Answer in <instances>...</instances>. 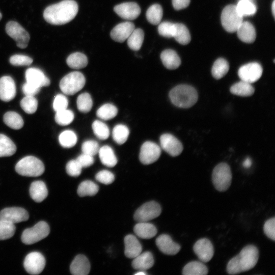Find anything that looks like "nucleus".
<instances>
[{
	"label": "nucleus",
	"instance_id": "obj_1",
	"mask_svg": "<svg viewBox=\"0 0 275 275\" xmlns=\"http://www.w3.org/2000/svg\"><path fill=\"white\" fill-rule=\"evenodd\" d=\"M78 10V6L75 1L63 0L46 7L43 12V17L50 24L62 25L73 19Z\"/></svg>",
	"mask_w": 275,
	"mask_h": 275
},
{
	"label": "nucleus",
	"instance_id": "obj_2",
	"mask_svg": "<svg viewBox=\"0 0 275 275\" xmlns=\"http://www.w3.org/2000/svg\"><path fill=\"white\" fill-rule=\"evenodd\" d=\"M258 259V249L254 245H246L228 262L227 271L230 274H235L248 271L255 267Z\"/></svg>",
	"mask_w": 275,
	"mask_h": 275
},
{
	"label": "nucleus",
	"instance_id": "obj_3",
	"mask_svg": "<svg viewBox=\"0 0 275 275\" xmlns=\"http://www.w3.org/2000/svg\"><path fill=\"white\" fill-rule=\"evenodd\" d=\"M169 97L172 103L175 106L187 108L191 107L197 102L198 96L196 90L192 86L179 85L170 91Z\"/></svg>",
	"mask_w": 275,
	"mask_h": 275
},
{
	"label": "nucleus",
	"instance_id": "obj_4",
	"mask_svg": "<svg viewBox=\"0 0 275 275\" xmlns=\"http://www.w3.org/2000/svg\"><path fill=\"white\" fill-rule=\"evenodd\" d=\"M43 162L33 156L23 157L16 163L15 171L19 175L27 177H37L44 172Z\"/></svg>",
	"mask_w": 275,
	"mask_h": 275
},
{
	"label": "nucleus",
	"instance_id": "obj_5",
	"mask_svg": "<svg viewBox=\"0 0 275 275\" xmlns=\"http://www.w3.org/2000/svg\"><path fill=\"white\" fill-rule=\"evenodd\" d=\"M86 78L80 72L73 71L64 76L60 82V88L65 94L72 95L85 86Z\"/></svg>",
	"mask_w": 275,
	"mask_h": 275
},
{
	"label": "nucleus",
	"instance_id": "obj_6",
	"mask_svg": "<svg viewBox=\"0 0 275 275\" xmlns=\"http://www.w3.org/2000/svg\"><path fill=\"white\" fill-rule=\"evenodd\" d=\"M212 180L214 186L218 191L227 190L232 180V173L229 166L225 162L217 164L213 170Z\"/></svg>",
	"mask_w": 275,
	"mask_h": 275
},
{
	"label": "nucleus",
	"instance_id": "obj_7",
	"mask_svg": "<svg viewBox=\"0 0 275 275\" xmlns=\"http://www.w3.org/2000/svg\"><path fill=\"white\" fill-rule=\"evenodd\" d=\"M221 19L223 28L229 33L236 32L243 22V17L238 13L234 5H229L224 8Z\"/></svg>",
	"mask_w": 275,
	"mask_h": 275
},
{
	"label": "nucleus",
	"instance_id": "obj_8",
	"mask_svg": "<svg viewBox=\"0 0 275 275\" xmlns=\"http://www.w3.org/2000/svg\"><path fill=\"white\" fill-rule=\"evenodd\" d=\"M50 232L49 226L44 221H40L34 227L25 229L21 235L22 242L32 244L46 237Z\"/></svg>",
	"mask_w": 275,
	"mask_h": 275
},
{
	"label": "nucleus",
	"instance_id": "obj_9",
	"mask_svg": "<svg viewBox=\"0 0 275 275\" xmlns=\"http://www.w3.org/2000/svg\"><path fill=\"white\" fill-rule=\"evenodd\" d=\"M6 32L16 41L17 47L23 49L28 46L30 39V35L18 22L9 21L6 25Z\"/></svg>",
	"mask_w": 275,
	"mask_h": 275
},
{
	"label": "nucleus",
	"instance_id": "obj_10",
	"mask_svg": "<svg viewBox=\"0 0 275 275\" xmlns=\"http://www.w3.org/2000/svg\"><path fill=\"white\" fill-rule=\"evenodd\" d=\"M161 212L160 205L155 201H150L144 204L135 211L134 218L138 222H147L158 217Z\"/></svg>",
	"mask_w": 275,
	"mask_h": 275
},
{
	"label": "nucleus",
	"instance_id": "obj_11",
	"mask_svg": "<svg viewBox=\"0 0 275 275\" xmlns=\"http://www.w3.org/2000/svg\"><path fill=\"white\" fill-rule=\"evenodd\" d=\"M45 259L43 255L38 252L28 254L23 262V266L27 272L31 274H38L44 268Z\"/></svg>",
	"mask_w": 275,
	"mask_h": 275
},
{
	"label": "nucleus",
	"instance_id": "obj_12",
	"mask_svg": "<svg viewBox=\"0 0 275 275\" xmlns=\"http://www.w3.org/2000/svg\"><path fill=\"white\" fill-rule=\"evenodd\" d=\"M262 72V67L259 63L252 62L241 66L238 74L241 80L252 84L260 79Z\"/></svg>",
	"mask_w": 275,
	"mask_h": 275
},
{
	"label": "nucleus",
	"instance_id": "obj_13",
	"mask_svg": "<svg viewBox=\"0 0 275 275\" xmlns=\"http://www.w3.org/2000/svg\"><path fill=\"white\" fill-rule=\"evenodd\" d=\"M161 149L156 143L147 141L142 145L139 154L140 161L144 164H149L156 161L160 157Z\"/></svg>",
	"mask_w": 275,
	"mask_h": 275
},
{
	"label": "nucleus",
	"instance_id": "obj_14",
	"mask_svg": "<svg viewBox=\"0 0 275 275\" xmlns=\"http://www.w3.org/2000/svg\"><path fill=\"white\" fill-rule=\"evenodd\" d=\"M29 218L28 212L21 207H7L0 211V219L13 224L26 221Z\"/></svg>",
	"mask_w": 275,
	"mask_h": 275
},
{
	"label": "nucleus",
	"instance_id": "obj_15",
	"mask_svg": "<svg viewBox=\"0 0 275 275\" xmlns=\"http://www.w3.org/2000/svg\"><path fill=\"white\" fill-rule=\"evenodd\" d=\"M161 147L171 156L180 155L183 151V146L180 141L170 133H164L160 137Z\"/></svg>",
	"mask_w": 275,
	"mask_h": 275
},
{
	"label": "nucleus",
	"instance_id": "obj_16",
	"mask_svg": "<svg viewBox=\"0 0 275 275\" xmlns=\"http://www.w3.org/2000/svg\"><path fill=\"white\" fill-rule=\"evenodd\" d=\"M195 253L203 262H209L214 255V249L211 241L207 238H202L196 242L193 246Z\"/></svg>",
	"mask_w": 275,
	"mask_h": 275
},
{
	"label": "nucleus",
	"instance_id": "obj_17",
	"mask_svg": "<svg viewBox=\"0 0 275 275\" xmlns=\"http://www.w3.org/2000/svg\"><path fill=\"white\" fill-rule=\"evenodd\" d=\"M114 10L122 18L129 20L137 18L141 11L139 5L134 2L120 4L116 6Z\"/></svg>",
	"mask_w": 275,
	"mask_h": 275
},
{
	"label": "nucleus",
	"instance_id": "obj_18",
	"mask_svg": "<svg viewBox=\"0 0 275 275\" xmlns=\"http://www.w3.org/2000/svg\"><path fill=\"white\" fill-rule=\"evenodd\" d=\"M156 244L163 253L169 255L177 254L181 249L180 245L173 241L170 236L167 234L159 235L156 239Z\"/></svg>",
	"mask_w": 275,
	"mask_h": 275
},
{
	"label": "nucleus",
	"instance_id": "obj_19",
	"mask_svg": "<svg viewBox=\"0 0 275 275\" xmlns=\"http://www.w3.org/2000/svg\"><path fill=\"white\" fill-rule=\"evenodd\" d=\"M16 95V86L13 78L9 76H4L0 78V99L8 102Z\"/></svg>",
	"mask_w": 275,
	"mask_h": 275
},
{
	"label": "nucleus",
	"instance_id": "obj_20",
	"mask_svg": "<svg viewBox=\"0 0 275 275\" xmlns=\"http://www.w3.org/2000/svg\"><path fill=\"white\" fill-rule=\"evenodd\" d=\"M134 24L131 22H123L116 25L111 32V37L118 42H123L134 30Z\"/></svg>",
	"mask_w": 275,
	"mask_h": 275
},
{
	"label": "nucleus",
	"instance_id": "obj_21",
	"mask_svg": "<svg viewBox=\"0 0 275 275\" xmlns=\"http://www.w3.org/2000/svg\"><path fill=\"white\" fill-rule=\"evenodd\" d=\"M26 82L41 88L50 85L49 79L45 76L43 72L37 68H30L25 71Z\"/></svg>",
	"mask_w": 275,
	"mask_h": 275
},
{
	"label": "nucleus",
	"instance_id": "obj_22",
	"mask_svg": "<svg viewBox=\"0 0 275 275\" xmlns=\"http://www.w3.org/2000/svg\"><path fill=\"white\" fill-rule=\"evenodd\" d=\"M90 270V264L86 256L78 255L72 261L70 266V272L73 275H86Z\"/></svg>",
	"mask_w": 275,
	"mask_h": 275
},
{
	"label": "nucleus",
	"instance_id": "obj_23",
	"mask_svg": "<svg viewBox=\"0 0 275 275\" xmlns=\"http://www.w3.org/2000/svg\"><path fill=\"white\" fill-rule=\"evenodd\" d=\"M125 256L129 258H134L142 251V247L136 237L131 234L128 235L124 238Z\"/></svg>",
	"mask_w": 275,
	"mask_h": 275
},
{
	"label": "nucleus",
	"instance_id": "obj_24",
	"mask_svg": "<svg viewBox=\"0 0 275 275\" xmlns=\"http://www.w3.org/2000/svg\"><path fill=\"white\" fill-rule=\"evenodd\" d=\"M236 32L238 38L244 43H253L256 38L255 29L253 24L248 21H243Z\"/></svg>",
	"mask_w": 275,
	"mask_h": 275
},
{
	"label": "nucleus",
	"instance_id": "obj_25",
	"mask_svg": "<svg viewBox=\"0 0 275 275\" xmlns=\"http://www.w3.org/2000/svg\"><path fill=\"white\" fill-rule=\"evenodd\" d=\"M133 259L132 266L133 268L139 271H145L150 268L154 262L153 256L149 252L141 253Z\"/></svg>",
	"mask_w": 275,
	"mask_h": 275
},
{
	"label": "nucleus",
	"instance_id": "obj_26",
	"mask_svg": "<svg viewBox=\"0 0 275 275\" xmlns=\"http://www.w3.org/2000/svg\"><path fill=\"white\" fill-rule=\"evenodd\" d=\"M160 58L164 66L168 69H176L181 64L180 57L176 52L172 49L163 50L160 54Z\"/></svg>",
	"mask_w": 275,
	"mask_h": 275
},
{
	"label": "nucleus",
	"instance_id": "obj_27",
	"mask_svg": "<svg viewBox=\"0 0 275 275\" xmlns=\"http://www.w3.org/2000/svg\"><path fill=\"white\" fill-rule=\"evenodd\" d=\"M32 199L37 203L43 201L48 196V190L45 183L42 181L33 182L30 187Z\"/></svg>",
	"mask_w": 275,
	"mask_h": 275
},
{
	"label": "nucleus",
	"instance_id": "obj_28",
	"mask_svg": "<svg viewBox=\"0 0 275 275\" xmlns=\"http://www.w3.org/2000/svg\"><path fill=\"white\" fill-rule=\"evenodd\" d=\"M133 230L138 237L143 239H150L157 233L155 226L147 222H139L134 226Z\"/></svg>",
	"mask_w": 275,
	"mask_h": 275
},
{
	"label": "nucleus",
	"instance_id": "obj_29",
	"mask_svg": "<svg viewBox=\"0 0 275 275\" xmlns=\"http://www.w3.org/2000/svg\"><path fill=\"white\" fill-rule=\"evenodd\" d=\"M102 163L108 167H113L117 163V159L113 149L107 145L99 148L98 153Z\"/></svg>",
	"mask_w": 275,
	"mask_h": 275
},
{
	"label": "nucleus",
	"instance_id": "obj_30",
	"mask_svg": "<svg viewBox=\"0 0 275 275\" xmlns=\"http://www.w3.org/2000/svg\"><path fill=\"white\" fill-rule=\"evenodd\" d=\"M208 272L207 266L202 261H194L184 266L182 273L183 275H206Z\"/></svg>",
	"mask_w": 275,
	"mask_h": 275
},
{
	"label": "nucleus",
	"instance_id": "obj_31",
	"mask_svg": "<svg viewBox=\"0 0 275 275\" xmlns=\"http://www.w3.org/2000/svg\"><path fill=\"white\" fill-rule=\"evenodd\" d=\"M255 91L251 84L241 80L233 85L230 88V92L233 94L248 97L252 95Z\"/></svg>",
	"mask_w": 275,
	"mask_h": 275
},
{
	"label": "nucleus",
	"instance_id": "obj_32",
	"mask_svg": "<svg viewBox=\"0 0 275 275\" xmlns=\"http://www.w3.org/2000/svg\"><path fill=\"white\" fill-rule=\"evenodd\" d=\"M68 66L72 69H79L85 68L88 65V61L86 56L81 52H76L70 54L66 60Z\"/></svg>",
	"mask_w": 275,
	"mask_h": 275
},
{
	"label": "nucleus",
	"instance_id": "obj_33",
	"mask_svg": "<svg viewBox=\"0 0 275 275\" xmlns=\"http://www.w3.org/2000/svg\"><path fill=\"white\" fill-rule=\"evenodd\" d=\"M16 151V147L7 136L0 134V157L13 155Z\"/></svg>",
	"mask_w": 275,
	"mask_h": 275
},
{
	"label": "nucleus",
	"instance_id": "obj_34",
	"mask_svg": "<svg viewBox=\"0 0 275 275\" xmlns=\"http://www.w3.org/2000/svg\"><path fill=\"white\" fill-rule=\"evenodd\" d=\"M175 32L173 38L182 45L188 44L191 37L188 29L182 23H175Z\"/></svg>",
	"mask_w": 275,
	"mask_h": 275
},
{
	"label": "nucleus",
	"instance_id": "obj_35",
	"mask_svg": "<svg viewBox=\"0 0 275 275\" xmlns=\"http://www.w3.org/2000/svg\"><path fill=\"white\" fill-rule=\"evenodd\" d=\"M144 39V33L141 29H134L127 38V45L132 50H139L142 45Z\"/></svg>",
	"mask_w": 275,
	"mask_h": 275
},
{
	"label": "nucleus",
	"instance_id": "obj_36",
	"mask_svg": "<svg viewBox=\"0 0 275 275\" xmlns=\"http://www.w3.org/2000/svg\"><path fill=\"white\" fill-rule=\"evenodd\" d=\"M229 69V65L227 60L223 58H219L214 63L211 69V73L214 78L219 79L227 73Z\"/></svg>",
	"mask_w": 275,
	"mask_h": 275
},
{
	"label": "nucleus",
	"instance_id": "obj_37",
	"mask_svg": "<svg viewBox=\"0 0 275 275\" xmlns=\"http://www.w3.org/2000/svg\"><path fill=\"white\" fill-rule=\"evenodd\" d=\"M163 16L161 6L157 4L151 5L147 10L146 16L147 20L153 25L158 24Z\"/></svg>",
	"mask_w": 275,
	"mask_h": 275
},
{
	"label": "nucleus",
	"instance_id": "obj_38",
	"mask_svg": "<svg viewBox=\"0 0 275 275\" xmlns=\"http://www.w3.org/2000/svg\"><path fill=\"white\" fill-rule=\"evenodd\" d=\"M6 125L13 129H19L23 126V120L20 115L14 112H8L4 115Z\"/></svg>",
	"mask_w": 275,
	"mask_h": 275
},
{
	"label": "nucleus",
	"instance_id": "obj_39",
	"mask_svg": "<svg viewBox=\"0 0 275 275\" xmlns=\"http://www.w3.org/2000/svg\"><path fill=\"white\" fill-rule=\"evenodd\" d=\"M236 8L242 17L253 15L257 11V7L251 0H239Z\"/></svg>",
	"mask_w": 275,
	"mask_h": 275
},
{
	"label": "nucleus",
	"instance_id": "obj_40",
	"mask_svg": "<svg viewBox=\"0 0 275 275\" xmlns=\"http://www.w3.org/2000/svg\"><path fill=\"white\" fill-rule=\"evenodd\" d=\"M98 186L90 180L82 181L77 188V194L80 197L94 196L98 191Z\"/></svg>",
	"mask_w": 275,
	"mask_h": 275
},
{
	"label": "nucleus",
	"instance_id": "obj_41",
	"mask_svg": "<svg viewBox=\"0 0 275 275\" xmlns=\"http://www.w3.org/2000/svg\"><path fill=\"white\" fill-rule=\"evenodd\" d=\"M118 113L117 108L113 104L106 103L101 106L97 111L98 117L103 120H108L114 118Z\"/></svg>",
	"mask_w": 275,
	"mask_h": 275
},
{
	"label": "nucleus",
	"instance_id": "obj_42",
	"mask_svg": "<svg viewBox=\"0 0 275 275\" xmlns=\"http://www.w3.org/2000/svg\"><path fill=\"white\" fill-rule=\"evenodd\" d=\"M129 134L128 128L123 124L116 125L113 130L112 136L114 140L119 145H122L127 141Z\"/></svg>",
	"mask_w": 275,
	"mask_h": 275
},
{
	"label": "nucleus",
	"instance_id": "obj_43",
	"mask_svg": "<svg viewBox=\"0 0 275 275\" xmlns=\"http://www.w3.org/2000/svg\"><path fill=\"white\" fill-rule=\"evenodd\" d=\"M59 140L62 147L69 148L76 144L77 138L74 132L70 130H66L60 134Z\"/></svg>",
	"mask_w": 275,
	"mask_h": 275
},
{
	"label": "nucleus",
	"instance_id": "obj_44",
	"mask_svg": "<svg viewBox=\"0 0 275 275\" xmlns=\"http://www.w3.org/2000/svg\"><path fill=\"white\" fill-rule=\"evenodd\" d=\"M78 109L84 113L90 111L93 106V101L90 95L88 93L80 94L76 101Z\"/></svg>",
	"mask_w": 275,
	"mask_h": 275
},
{
	"label": "nucleus",
	"instance_id": "obj_45",
	"mask_svg": "<svg viewBox=\"0 0 275 275\" xmlns=\"http://www.w3.org/2000/svg\"><path fill=\"white\" fill-rule=\"evenodd\" d=\"M92 129L95 135L100 140H106L109 135L108 126L101 121H94L92 124Z\"/></svg>",
	"mask_w": 275,
	"mask_h": 275
},
{
	"label": "nucleus",
	"instance_id": "obj_46",
	"mask_svg": "<svg viewBox=\"0 0 275 275\" xmlns=\"http://www.w3.org/2000/svg\"><path fill=\"white\" fill-rule=\"evenodd\" d=\"M74 115L73 113L67 108L56 112L55 121L57 124L65 126L70 124L73 120Z\"/></svg>",
	"mask_w": 275,
	"mask_h": 275
},
{
	"label": "nucleus",
	"instance_id": "obj_47",
	"mask_svg": "<svg viewBox=\"0 0 275 275\" xmlns=\"http://www.w3.org/2000/svg\"><path fill=\"white\" fill-rule=\"evenodd\" d=\"M22 109L27 114H32L36 112L38 107V101L33 96H25L20 102Z\"/></svg>",
	"mask_w": 275,
	"mask_h": 275
},
{
	"label": "nucleus",
	"instance_id": "obj_48",
	"mask_svg": "<svg viewBox=\"0 0 275 275\" xmlns=\"http://www.w3.org/2000/svg\"><path fill=\"white\" fill-rule=\"evenodd\" d=\"M15 230L14 224L0 219V240L11 238L14 235Z\"/></svg>",
	"mask_w": 275,
	"mask_h": 275
},
{
	"label": "nucleus",
	"instance_id": "obj_49",
	"mask_svg": "<svg viewBox=\"0 0 275 275\" xmlns=\"http://www.w3.org/2000/svg\"><path fill=\"white\" fill-rule=\"evenodd\" d=\"M158 32L160 35L167 37H173L175 32V23L169 21H163L158 24Z\"/></svg>",
	"mask_w": 275,
	"mask_h": 275
},
{
	"label": "nucleus",
	"instance_id": "obj_50",
	"mask_svg": "<svg viewBox=\"0 0 275 275\" xmlns=\"http://www.w3.org/2000/svg\"><path fill=\"white\" fill-rule=\"evenodd\" d=\"M99 146L98 143L94 140H88L84 142L81 146L82 153L92 156L98 153Z\"/></svg>",
	"mask_w": 275,
	"mask_h": 275
},
{
	"label": "nucleus",
	"instance_id": "obj_51",
	"mask_svg": "<svg viewBox=\"0 0 275 275\" xmlns=\"http://www.w3.org/2000/svg\"><path fill=\"white\" fill-rule=\"evenodd\" d=\"M33 61L31 58L23 54H14L10 58V63L14 66H29Z\"/></svg>",
	"mask_w": 275,
	"mask_h": 275
},
{
	"label": "nucleus",
	"instance_id": "obj_52",
	"mask_svg": "<svg viewBox=\"0 0 275 275\" xmlns=\"http://www.w3.org/2000/svg\"><path fill=\"white\" fill-rule=\"evenodd\" d=\"M82 168V167L76 159L70 160L66 166L67 173L72 177L79 176L81 172Z\"/></svg>",
	"mask_w": 275,
	"mask_h": 275
},
{
	"label": "nucleus",
	"instance_id": "obj_53",
	"mask_svg": "<svg viewBox=\"0 0 275 275\" xmlns=\"http://www.w3.org/2000/svg\"><path fill=\"white\" fill-rule=\"evenodd\" d=\"M96 179L104 184H109L115 180L114 175L107 170H102L97 173L95 176Z\"/></svg>",
	"mask_w": 275,
	"mask_h": 275
},
{
	"label": "nucleus",
	"instance_id": "obj_54",
	"mask_svg": "<svg viewBox=\"0 0 275 275\" xmlns=\"http://www.w3.org/2000/svg\"><path fill=\"white\" fill-rule=\"evenodd\" d=\"M68 105L67 97L63 94H58L54 98L53 102V108L56 112L66 109Z\"/></svg>",
	"mask_w": 275,
	"mask_h": 275
},
{
	"label": "nucleus",
	"instance_id": "obj_55",
	"mask_svg": "<svg viewBox=\"0 0 275 275\" xmlns=\"http://www.w3.org/2000/svg\"><path fill=\"white\" fill-rule=\"evenodd\" d=\"M263 230L265 234L270 239L275 240V217L270 218L264 223Z\"/></svg>",
	"mask_w": 275,
	"mask_h": 275
},
{
	"label": "nucleus",
	"instance_id": "obj_56",
	"mask_svg": "<svg viewBox=\"0 0 275 275\" xmlns=\"http://www.w3.org/2000/svg\"><path fill=\"white\" fill-rule=\"evenodd\" d=\"M82 168H87L92 165L94 162L93 156L84 153L79 155L76 159Z\"/></svg>",
	"mask_w": 275,
	"mask_h": 275
},
{
	"label": "nucleus",
	"instance_id": "obj_57",
	"mask_svg": "<svg viewBox=\"0 0 275 275\" xmlns=\"http://www.w3.org/2000/svg\"><path fill=\"white\" fill-rule=\"evenodd\" d=\"M41 88L26 82L22 87V90L25 96H35Z\"/></svg>",
	"mask_w": 275,
	"mask_h": 275
},
{
	"label": "nucleus",
	"instance_id": "obj_58",
	"mask_svg": "<svg viewBox=\"0 0 275 275\" xmlns=\"http://www.w3.org/2000/svg\"><path fill=\"white\" fill-rule=\"evenodd\" d=\"M172 2L174 8L176 10H179L188 7L190 0H172Z\"/></svg>",
	"mask_w": 275,
	"mask_h": 275
},
{
	"label": "nucleus",
	"instance_id": "obj_59",
	"mask_svg": "<svg viewBox=\"0 0 275 275\" xmlns=\"http://www.w3.org/2000/svg\"><path fill=\"white\" fill-rule=\"evenodd\" d=\"M252 165V160L250 158L247 157L243 162V166L245 168H250Z\"/></svg>",
	"mask_w": 275,
	"mask_h": 275
},
{
	"label": "nucleus",
	"instance_id": "obj_60",
	"mask_svg": "<svg viewBox=\"0 0 275 275\" xmlns=\"http://www.w3.org/2000/svg\"><path fill=\"white\" fill-rule=\"evenodd\" d=\"M271 10H272V13L273 17H274V14H275V1L274 0L273 1V2L271 5Z\"/></svg>",
	"mask_w": 275,
	"mask_h": 275
},
{
	"label": "nucleus",
	"instance_id": "obj_61",
	"mask_svg": "<svg viewBox=\"0 0 275 275\" xmlns=\"http://www.w3.org/2000/svg\"><path fill=\"white\" fill-rule=\"evenodd\" d=\"M135 274H136V275H139V274H141V275L143 274V275H144L145 274H145H146V273L144 271H139V272L135 273Z\"/></svg>",
	"mask_w": 275,
	"mask_h": 275
},
{
	"label": "nucleus",
	"instance_id": "obj_62",
	"mask_svg": "<svg viewBox=\"0 0 275 275\" xmlns=\"http://www.w3.org/2000/svg\"><path fill=\"white\" fill-rule=\"evenodd\" d=\"M2 18V14L0 12V20H1Z\"/></svg>",
	"mask_w": 275,
	"mask_h": 275
}]
</instances>
